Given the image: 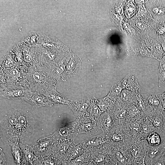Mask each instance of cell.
<instances>
[{
    "label": "cell",
    "instance_id": "20",
    "mask_svg": "<svg viewBox=\"0 0 165 165\" xmlns=\"http://www.w3.org/2000/svg\"><path fill=\"white\" fill-rule=\"evenodd\" d=\"M123 125H115L109 133L106 134L110 143L125 142L128 144L124 131Z\"/></svg>",
    "mask_w": 165,
    "mask_h": 165
},
{
    "label": "cell",
    "instance_id": "25",
    "mask_svg": "<svg viewBox=\"0 0 165 165\" xmlns=\"http://www.w3.org/2000/svg\"><path fill=\"white\" fill-rule=\"evenodd\" d=\"M130 56H141L153 58L149 49L143 42L137 43L129 49L127 52Z\"/></svg>",
    "mask_w": 165,
    "mask_h": 165
},
{
    "label": "cell",
    "instance_id": "37",
    "mask_svg": "<svg viewBox=\"0 0 165 165\" xmlns=\"http://www.w3.org/2000/svg\"><path fill=\"white\" fill-rule=\"evenodd\" d=\"M142 137L145 138L150 133L155 131V130L150 121L145 117L142 122Z\"/></svg>",
    "mask_w": 165,
    "mask_h": 165
},
{
    "label": "cell",
    "instance_id": "2",
    "mask_svg": "<svg viewBox=\"0 0 165 165\" xmlns=\"http://www.w3.org/2000/svg\"><path fill=\"white\" fill-rule=\"evenodd\" d=\"M20 142L25 143L28 141L34 133L35 121L28 111L17 109Z\"/></svg>",
    "mask_w": 165,
    "mask_h": 165
},
{
    "label": "cell",
    "instance_id": "10",
    "mask_svg": "<svg viewBox=\"0 0 165 165\" xmlns=\"http://www.w3.org/2000/svg\"><path fill=\"white\" fill-rule=\"evenodd\" d=\"M148 143L145 138H138L130 145L133 160L137 163L145 160Z\"/></svg>",
    "mask_w": 165,
    "mask_h": 165
},
{
    "label": "cell",
    "instance_id": "19",
    "mask_svg": "<svg viewBox=\"0 0 165 165\" xmlns=\"http://www.w3.org/2000/svg\"><path fill=\"white\" fill-rule=\"evenodd\" d=\"M79 119L78 129V134H85L91 135L96 133L98 131L96 122L93 121L88 117Z\"/></svg>",
    "mask_w": 165,
    "mask_h": 165
},
{
    "label": "cell",
    "instance_id": "40",
    "mask_svg": "<svg viewBox=\"0 0 165 165\" xmlns=\"http://www.w3.org/2000/svg\"><path fill=\"white\" fill-rule=\"evenodd\" d=\"M145 165H165V153L157 160L147 163Z\"/></svg>",
    "mask_w": 165,
    "mask_h": 165
},
{
    "label": "cell",
    "instance_id": "30",
    "mask_svg": "<svg viewBox=\"0 0 165 165\" xmlns=\"http://www.w3.org/2000/svg\"><path fill=\"white\" fill-rule=\"evenodd\" d=\"M78 64L75 58L72 59L62 75V79L65 80L77 74L79 70Z\"/></svg>",
    "mask_w": 165,
    "mask_h": 165
},
{
    "label": "cell",
    "instance_id": "11",
    "mask_svg": "<svg viewBox=\"0 0 165 165\" xmlns=\"http://www.w3.org/2000/svg\"><path fill=\"white\" fill-rule=\"evenodd\" d=\"M80 141L85 150L89 151L101 148L110 143L107 134L103 132Z\"/></svg>",
    "mask_w": 165,
    "mask_h": 165
},
{
    "label": "cell",
    "instance_id": "13",
    "mask_svg": "<svg viewBox=\"0 0 165 165\" xmlns=\"http://www.w3.org/2000/svg\"><path fill=\"white\" fill-rule=\"evenodd\" d=\"M163 112L153 109L149 110L146 116L155 128V131L160 134L165 131V114Z\"/></svg>",
    "mask_w": 165,
    "mask_h": 165
},
{
    "label": "cell",
    "instance_id": "6",
    "mask_svg": "<svg viewBox=\"0 0 165 165\" xmlns=\"http://www.w3.org/2000/svg\"><path fill=\"white\" fill-rule=\"evenodd\" d=\"M145 117L142 116L140 118L126 122L123 128L127 142L130 145L138 138H143L142 123Z\"/></svg>",
    "mask_w": 165,
    "mask_h": 165
},
{
    "label": "cell",
    "instance_id": "31",
    "mask_svg": "<svg viewBox=\"0 0 165 165\" xmlns=\"http://www.w3.org/2000/svg\"><path fill=\"white\" fill-rule=\"evenodd\" d=\"M44 35V34L40 32L32 31L25 36L21 42L31 45L38 46L42 42Z\"/></svg>",
    "mask_w": 165,
    "mask_h": 165
},
{
    "label": "cell",
    "instance_id": "41",
    "mask_svg": "<svg viewBox=\"0 0 165 165\" xmlns=\"http://www.w3.org/2000/svg\"><path fill=\"white\" fill-rule=\"evenodd\" d=\"M65 65L61 64L58 65L55 70V73L56 74L60 75L65 70Z\"/></svg>",
    "mask_w": 165,
    "mask_h": 165
},
{
    "label": "cell",
    "instance_id": "1",
    "mask_svg": "<svg viewBox=\"0 0 165 165\" xmlns=\"http://www.w3.org/2000/svg\"><path fill=\"white\" fill-rule=\"evenodd\" d=\"M0 137L6 145L20 143L16 109L9 111L1 120Z\"/></svg>",
    "mask_w": 165,
    "mask_h": 165
},
{
    "label": "cell",
    "instance_id": "36",
    "mask_svg": "<svg viewBox=\"0 0 165 165\" xmlns=\"http://www.w3.org/2000/svg\"><path fill=\"white\" fill-rule=\"evenodd\" d=\"M159 61V66L157 73L159 77L158 86L160 87L165 82V55Z\"/></svg>",
    "mask_w": 165,
    "mask_h": 165
},
{
    "label": "cell",
    "instance_id": "21",
    "mask_svg": "<svg viewBox=\"0 0 165 165\" xmlns=\"http://www.w3.org/2000/svg\"><path fill=\"white\" fill-rule=\"evenodd\" d=\"M85 151L80 141H74L70 145L63 158L67 163L82 154Z\"/></svg>",
    "mask_w": 165,
    "mask_h": 165
},
{
    "label": "cell",
    "instance_id": "45",
    "mask_svg": "<svg viewBox=\"0 0 165 165\" xmlns=\"http://www.w3.org/2000/svg\"><path fill=\"white\" fill-rule=\"evenodd\" d=\"M20 165H31L30 164L23 159Z\"/></svg>",
    "mask_w": 165,
    "mask_h": 165
},
{
    "label": "cell",
    "instance_id": "17",
    "mask_svg": "<svg viewBox=\"0 0 165 165\" xmlns=\"http://www.w3.org/2000/svg\"><path fill=\"white\" fill-rule=\"evenodd\" d=\"M145 42L149 49L153 58L159 61L162 58L165 54L161 44L157 40L145 35Z\"/></svg>",
    "mask_w": 165,
    "mask_h": 165
},
{
    "label": "cell",
    "instance_id": "42",
    "mask_svg": "<svg viewBox=\"0 0 165 165\" xmlns=\"http://www.w3.org/2000/svg\"><path fill=\"white\" fill-rule=\"evenodd\" d=\"M0 165H6V157L3 152L2 149L0 148Z\"/></svg>",
    "mask_w": 165,
    "mask_h": 165
},
{
    "label": "cell",
    "instance_id": "7",
    "mask_svg": "<svg viewBox=\"0 0 165 165\" xmlns=\"http://www.w3.org/2000/svg\"><path fill=\"white\" fill-rule=\"evenodd\" d=\"M55 142L52 134L41 138L33 145L35 154L39 157L52 155Z\"/></svg>",
    "mask_w": 165,
    "mask_h": 165
},
{
    "label": "cell",
    "instance_id": "44",
    "mask_svg": "<svg viewBox=\"0 0 165 165\" xmlns=\"http://www.w3.org/2000/svg\"><path fill=\"white\" fill-rule=\"evenodd\" d=\"M157 39L159 42L165 43V33L163 35L157 36Z\"/></svg>",
    "mask_w": 165,
    "mask_h": 165
},
{
    "label": "cell",
    "instance_id": "28",
    "mask_svg": "<svg viewBox=\"0 0 165 165\" xmlns=\"http://www.w3.org/2000/svg\"><path fill=\"white\" fill-rule=\"evenodd\" d=\"M34 165H67L63 158H58L53 154L50 156L39 157Z\"/></svg>",
    "mask_w": 165,
    "mask_h": 165
},
{
    "label": "cell",
    "instance_id": "32",
    "mask_svg": "<svg viewBox=\"0 0 165 165\" xmlns=\"http://www.w3.org/2000/svg\"><path fill=\"white\" fill-rule=\"evenodd\" d=\"M90 151L85 150L84 152L75 159L67 163V165H90Z\"/></svg>",
    "mask_w": 165,
    "mask_h": 165
},
{
    "label": "cell",
    "instance_id": "5",
    "mask_svg": "<svg viewBox=\"0 0 165 165\" xmlns=\"http://www.w3.org/2000/svg\"><path fill=\"white\" fill-rule=\"evenodd\" d=\"M90 165H113L109 144L103 147L90 151Z\"/></svg>",
    "mask_w": 165,
    "mask_h": 165
},
{
    "label": "cell",
    "instance_id": "18",
    "mask_svg": "<svg viewBox=\"0 0 165 165\" xmlns=\"http://www.w3.org/2000/svg\"><path fill=\"white\" fill-rule=\"evenodd\" d=\"M165 153V140L158 145H148L145 160V163L153 161L161 157Z\"/></svg>",
    "mask_w": 165,
    "mask_h": 165
},
{
    "label": "cell",
    "instance_id": "29",
    "mask_svg": "<svg viewBox=\"0 0 165 165\" xmlns=\"http://www.w3.org/2000/svg\"><path fill=\"white\" fill-rule=\"evenodd\" d=\"M19 145L23 154V159L31 165H34V163L39 160V157L35 154L33 147L20 143Z\"/></svg>",
    "mask_w": 165,
    "mask_h": 165
},
{
    "label": "cell",
    "instance_id": "48",
    "mask_svg": "<svg viewBox=\"0 0 165 165\" xmlns=\"http://www.w3.org/2000/svg\"><path fill=\"white\" fill-rule=\"evenodd\" d=\"M164 84H165V82L164 83ZM163 96H164V97L165 99V91L164 93H163Z\"/></svg>",
    "mask_w": 165,
    "mask_h": 165
},
{
    "label": "cell",
    "instance_id": "38",
    "mask_svg": "<svg viewBox=\"0 0 165 165\" xmlns=\"http://www.w3.org/2000/svg\"><path fill=\"white\" fill-rule=\"evenodd\" d=\"M149 145L156 146L161 144V139L160 134L156 131L150 133L145 138Z\"/></svg>",
    "mask_w": 165,
    "mask_h": 165
},
{
    "label": "cell",
    "instance_id": "49",
    "mask_svg": "<svg viewBox=\"0 0 165 165\" xmlns=\"http://www.w3.org/2000/svg\"><path fill=\"white\" fill-rule=\"evenodd\" d=\"M164 111L165 112V108H164Z\"/></svg>",
    "mask_w": 165,
    "mask_h": 165
},
{
    "label": "cell",
    "instance_id": "14",
    "mask_svg": "<svg viewBox=\"0 0 165 165\" xmlns=\"http://www.w3.org/2000/svg\"><path fill=\"white\" fill-rule=\"evenodd\" d=\"M127 106L117 100L110 111L115 125H123L126 122L127 114Z\"/></svg>",
    "mask_w": 165,
    "mask_h": 165
},
{
    "label": "cell",
    "instance_id": "3",
    "mask_svg": "<svg viewBox=\"0 0 165 165\" xmlns=\"http://www.w3.org/2000/svg\"><path fill=\"white\" fill-rule=\"evenodd\" d=\"M130 145L125 142L109 143L113 165H126L134 161L130 150Z\"/></svg>",
    "mask_w": 165,
    "mask_h": 165
},
{
    "label": "cell",
    "instance_id": "33",
    "mask_svg": "<svg viewBox=\"0 0 165 165\" xmlns=\"http://www.w3.org/2000/svg\"><path fill=\"white\" fill-rule=\"evenodd\" d=\"M142 116H144L135 105L129 106L127 107V114L126 122L138 119Z\"/></svg>",
    "mask_w": 165,
    "mask_h": 165
},
{
    "label": "cell",
    "instance_id": "35",
    "mask_svg": "<svg viewBox=\"0 0 165 165\" xmlns=\"http://www.w3.org/2000/svg\"><path fill=\"white\" fill-rule=\"evenodd\" d=\"M19 143H15L11 145L12 153L14 161L17 165H20L23 160V155Z\"/></svg>",
    "mask_w": 165,
    "mask_h": 165
},
{
    "label": "cell",
    "instance_id": "47",
    "mask_svg": "<svg viewBox=\"0 0 165 165\" xmlns=\"http://www.w3.org/2000/svg\"><path fill=\"white\" fill-rule=\"evenodd\" d=\"M126 165H138L137 163L136 162H134V161H133L132 162Z\"/></svg>",
    "mask_w": 165,
    "mask_h": 165
},
{
    "label": "cell",
    "instance_id": "12",
    "mask_svg": "<svg viewBox=\"0 0 165 165\" xmlns=\"http://www.w3.org/2000/svg\"><path fill=\"white\" fill-rule=\"evenodd\" d=\"M140 94L150 110L157 109L164 111L165 107V99L163 93L149 92Z\"/></svg>",
    "mask_w": 165,
    "mask_h": 165
},
{
    "label": "cell",
    "instance_id": "39",
    "mask_svg": "<svg viewBox=\"0 0 165 165\" xmlns=\"http://www.w3.org/2000/svg\"><path fill=\"white\" fill-rule=\"evenodd\" d=\"M155 28L157 36L163 35L165 33V25L164 22H157L156 24Z\"/></svg>",
    "mask_w": 165,
    "mask_h": 165
},
{
    "label": "cell",
    "instance_id": "8",
    "mask_svg": "<svg viewBox=\"0 0 165 165\" xmlns=\"http://www.w3.org/2000/svg\"><path fill=\"white\" fill-rule=\"evenodd\" d=\"M79 119L69 123L66 126L58 129L52 134L55 140L75 139L78 135V127Z\"/></svg>",
    "mask_w": 165,
    "mask_h": 165
},
{
    "label": "cell",
    "instance_id": "46",
    "mask_svg": "<svg viewBox=\"0 0 165 165\" xmlns=\"http://www.w3.org/2000/svg\"><path fill=\"white\" fill-rule=\"evenodd\" d=\"M138 165H145V160L137 163Z\"/></svg>",
    "mask_w": 165,
    "mask_h": 165
},
{
    "label": "cell",
    "instance_id": "16",
    "mask_svg": "<svg viewBox=\"0 0 165 165\" xmlns=\"http://www.w3.org/2000/svg\"><path fill=\"white\" fill-rule=\"evenodd\" d=\"M98 129L107 134L110 131L115 125L111 111L102 113L96 121Z\"/></svg>",
    "mask_w": 165,
    "mask_h": 165
},
{
    "label": "cell",
    "instance_id": "43",
    "mask_svg": "<svg viewBox=\"0 0 165 165\" xmlns=\"http://www.w3.org/2000/svg\"><path fill=\"white\" fill-rule=\"evenodd\" d=\"M24 57L25 61L28 62H31L32 59L31 55L27 53L24 54Z\"/></svg>",
    "mask_w": 165,
    "mask_h": 165
},
{
    "label": "cell",
    "instance_id": "26",
    "mask_svg": "<svg viewBox=\"0 0 165 165\" xmlns=\"http://www.w3.org/2000/svg\"><path fill=\"white\" fill-rule=\"evenodd\" d=\"M152 11L157 22L165 21V0L152 2Z\"/></svg>",
    "mask_w": 165,
    "mask_h": 165
},
{
    "label": "cell",
    "instance_id": "15",
    "mask_svg": "<svg viewBox=\"0 0 165 165\" xmlns=\"http://www.w3.org/2000/svg\"><path fill=\"white\" fill-rule=\"evenodd\" d=\"M91 103L89 99H84L72 101L68 105L76 117L80 119L86 117L87 110Z\"/></svg>",
    "mask_w": 165,
    "mask_h": 165
},
{
    "label": "cell",
    "instance_id": "22",
    "mask_svg": "<svg viewBox=\"0 0 165 165\" xmlns=\"http://www.w3.org/2000/svg\"><path fill=\"white\" fill-rule=\"evenodd\" d=\"M27 90L22 87L11 86L7 87L0 92L1 96L9 99H16L22 98L25 94Z\"/></svg>",
    "mask_w": 165,
    "mask_h": 165
},
{
    "label": "cell",
    "instance_id": "9",
    "mask_svg": "<svg viewBox=\"0 0 165 165\" xmlns=\"http://www.w3.org/2000/svg\"><path fill=\"white\" fill-rule=\"evenodd\" d=\"M21 99L36 108L51 106L53 104L45 94L37 91L33 92L27 90Z\"/></svg>",
    "mask_w": 165,
    "mask_h": 165
},
{
    "label": "cell",
    "instance_id": "34",
    "mask_svg": "<svg viewBox=\"0 0 165 165\" xmlns=\"http://www.w3.org/2000/svg\"><path fill=\"white\" fill-rule=\"evenodd\" d=\"M123 89L121 81H119L112 87L107 96L112 100L116 101L119 97Z\"/></svg>",
    "mask_w": 165,
    "mask_h": 165
},
{
    "label": "cell",
    "instance_id": "24",
    "mask_svg": "<svg viewBox=\"0 0 165 165\" xmlns=\"http://www.w3.org/2000/svg\"><path fill=\"white\" fill-rule=\"evenodd\" d=\"M55 141L53 154L58 158H63L70 145L75 141L72 140H55Z\"/></svg>",
    "mask_w": 165,
    "mask_h": 165
},
{
    "label": "cell",
    "instance_id": "27",
    "mask_svg": "<svg viewBox=\"0 0 165 165\" xmlns=\"http://www.w3.org/2000/svg\"><path fill=\"white\" fill-rule=\"evenodd\" d=\"M139 94L123 89L117 100L127 106H136V101Z\"/></svg>",
    "mask_w": 165,
    "mask_h": 165
},
{
    "label": "cell",
    "instance_id": "23",
    "mask_svg": "<svg viewBox=\"0 0 165 165\" xmlns=\"http://www.w3.org/2000/svg\"><path fill=\"white\" fill-rule=\"evenodd\" d=\"M123 89L140 93L141 86L135 75L129 74L121 81Z\"/></svg>",
    "mask_w": 165,
    "mask_h": 165
},
{
    "label": "cell",
    "instance_id": "4",
    "mask_svg": "<svg viewBox=\"0 0 165 165\" xmlns=\"http://www.w3.org/2000/svg\"><path fill=\"white\" fill-rule=\"evenodd\" d=\"M29 80L32 84L31 86L35 89L37 91L44 94L47 91L53 89L52 86L50 85L51 81L50 79L48 73L35 69L31 71L29 75Z\"/></svg>",
    "mask_w": 165,
    "mask_h": 165
}]
</instances>
